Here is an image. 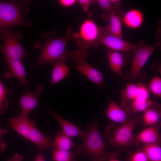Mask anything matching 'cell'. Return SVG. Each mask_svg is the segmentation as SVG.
I'll return each instance as SVG.
<instances>
[{"instance_id":"obj_1","label":"cell","mask_w":161,"mask_h":161,"mask_svg":"<svg viewBox=\"0 0 161 161\" xmlns=\"http://www.w3.org/2000/svg\"><path fill=\"white\" fill-rule=\"evenodd\" d=\"M85 133L82 138V142L76 146V154L83 153L89 156L92 161H106L112 157H117L116 153L107 151L106 143L100 133L96 117L95 116L92 124L86 126Z\"/></svg>"},{"instance_id":"obj_2","label":"cell","mask_w":161,"mask_h":161,"mask_svg":"<svg viewBox=\"0 0 161 161\" xmlns=\"http://www.w3.org/2000/svg\"><path fill=\"white\" fill-rule=\"evenodd\" d=\"M73 39V33L69 29L63 36L51 35L48 37L41 47L36 65L58 61H65L71 57L72 52L66 49L68 41Z\"/></svg>"},{"instance_id":"obj_3","label":"cell","mask_w":161,"mask_h":161,"mask_svg":"<svg viewBox=\"0 0 161 161\" xmlns=\"http://www.w3.org/2000/svg\"><path fill=\"white\" fill-rule=\"evenodd\" d=\"M27 4L25 1L10 2L0 1V34L13 26H32L23 17L28 11Z\"/></svg>"},{"instance_id":"obj_4","label":"cell","mask_w":161,"mask_h":161,"mask_svg":"<svg viewBox=\"0 0 161 161\" xmlns=\"http://www.w3.org/2000/svg\"><path fill=\"white\" fill-rule=\"evenodd\" d=\"M140 120V119L138 116L131 118L126 123L114 129L111 125H109L106 127L103 135L109 140L112 145L119 147L128 146L134 141L136 140L133 133Z\"/></svg>"},{"instance_id":"obj_5","label":"cell","mask_w":161,"mask_h":161,"mask_svg":"<svg viewBox=\"0 0 161 161\" xmlns=\"http://www.w3.org/2000/svg\"><path fill=\"white\" fill-rule=\"evenodd\" d=\"M100 28L92 19L85 20L81 24L78 32L73 33L74 39L80 48L87 50L98 43Z\"/></svg>"},{"instance_id":"obj_6","label":"cell","mask_w":161,"mask_h":161,"mask_svg":"<svg viewBox=\"0 0 161 161\" xmlns=\"http://www.w3.org/2000/svg\"><path fill=\"white\" fill-rule=\"evenodd\" d=\"M88 56L87 50L80 48L75 50L71 54V57L76 61V67L78 71L104 89V75L87 62L86 59Z\"/></svg>"},{"instance_id":"obj_7","label":"cell","mask_w":161,"mask_h":161,"mask_svg":"<svg viewBox=\"0 0 161 161\" xmlns=\"http://www.w3.org/2000/svg\"><path fill=\"white\" fill-rule=\"evenodd\" d=\"M0 40L4 44L0 47L5 60L13 58H22L27 54L18 41V36L10 28L0 34Z\"/></svg>"},{"instance_id":"obj_8","label":"cell","mask_w":161,"mask_h":161,"mask_svg":"<svg viewBox=\"0 0 161 161\" xmlns=\"http://www.w3.org/2000/svg\"><path fill=\"white\" fill-rule=\"evenodd\" d=\"M155 47L143 44L134 51L132 63L129 71L123 75L125 79L138 78L144 66L154 52Z\"/></svg>"},{"instance_id":"obj_9","label":"cell","mask_w":161,"mask_h":161,"mask_svg":"<svg viewBox=\"0 0 161 161\" xmlns=\"http://www.w3.org/2000/svg\"><path fill=\"white\" fill-rule=\"evenodd\" d=\"M98 43L104 45L110 50L120 52L134 51L143 44L142 41L134 44L126 41L122 38L111 34L103 28L100 29Z\"/></svg>"},{"instance_id":"obj_10","label":"cell","mask_w":161,"mask_h":161,"mask_svg":"<svg viewBox=\"0 0 161 161\" xmlns=\"http://www.w3.org/2000/svg\"><path fill=\"white\" fill-rule=\"evenodd\" d=\"M44 91L43 86L40 84L36 85L33 92L25 90L22 96L18 101L21 109V114L28 115L39 104L40 96Z\"/></svg>"},{"instance_id":"obj_11","label":"cell","mask_w":161,"mask_h":161,"mask_svg":"<svg viewBox=\"0 0 161 161\" xmlns=\"http://www.w3.org/2000/svg\"><path fill=\"white\" fill-rule=\"evenodd\" d=\"M7 68L3 73L6 78L15 77L20 82L21 85L25 88L29 87L30 84L27 80L26 72L22 63V59L13 58L5 60Z\"/></svg>"},{"instance_id":"obj_12","label":"cell","mask_w":161,"mask_h":161,"mask_svg":"<svg viewBox=\"0 0 161 161\" xmlns=\"http://www.w3.org/2000/svg\"><path fill=\"white\" fill-rule=\"evenodd\" d=\"M10 127L23 137L28 139L30 130L34 125L28 115L20 114L8 119Z\"/></svg>"},{"instance_id":"obj_13","label":"cell","mask_w":161,"mask_h":161,"mask_svg":"<svg viewBox=\"0 0 161 161\" xmlns=\"http://www.w3.org/2000/svg\"><path fill=\"white\" fill-rule=\"evenodd\" d=\"M104 112L109 120L122 124L131 118V113L129 111L124 109L110 99L109 103Z\"/></svg>"},{"instance_id":"obj_14","label":"cell","mask_w":161,"mask_h":161,"mask_svg":"<svg viewBox=\"0 0 161 161\" xmlns=\"http://www.w3.org/2000/svg\"><path fill=\"white\" fill-rule=\"evenodd\" d=\"M27 139L36 145L40 151H52L55 149L52 138L43 134L34 125L30 130Z\"/></svg>"},{"instance_id":"obj_15","label":"cell","mask_w":161,"mask_h":161,"mask_svg":"<svg viewBox=\"0 0 161 161\" xmlns=\"http://www.w3.org/2000/svg\"><path fill=\"white\" fill-rule=\"evenodd\" d=\"M48 112L55 118L61 125V130L64 134L70 137H79L82 138L84 136L85 132L79 126L73 124L58 115L52 111L48 110Z\"/></svg>"},{"instance_id":"obj_16","label":"cell","mask_w":161,"mask_h":161,"mask_svg":"<svg viewBox=\"0 0 161 161\" xmlns=\"http://www.w3.org/2000/svg\"><path fill=\"white\" fill-rule=\"evenodd\" d=\"M107 55L111 70L123 78L122 69L126 63L123 55L120 51L110 49L108 51Z\"/></svg>"},{"instance_id":"obj_17","label":"cell","mask_w":161,"mask_h":161,"mask_svg":"<svg viewBox=\"0 0 161 161\" xmlns=\"http://www.w3.org/2000/svg\"><path fill=\"white\" fill-rule=\"evenodd\" d=\"M144 21V16L140 10L133 9L126 12L122 18V21L128 27L136 29L140 27Z\"/></svg>"},{"instance_id":"obj_18","label":"cell","mask_w":161,"mask_h":161,"mask_svg":"<svg viewBox=\"0 0 161 161\" xmlns=\"http://www.w3.org/2000/svg\"><path fill=\"white\" fill-rule=\"evenodd\" d=\"M158 129L152 126L145 129L136 137V140L145 145L158 143L160 135Z\"/></svg>"},{"instance_id":"obj_19","label":"cell","mask_w":161,"mask_h":161,"mask_svg":"<svg viewBox=\"0 0 161 161\" xmlns=\"http://www.w3.org/2000/svg\"><path fill=\"white\" fill-rule=\"evenodd\" d=\"M106 20L109 21V24L105 28L111 34L122 38L121 13L114 12L109 15Z\"/></svg>"},{"instance_id":"obj_20","label":"cell","mask_w":161,"mask_h":161,"mask_svg":"<svg viewBox=\"0 0 161 161\" xmlns=\"http://www.w3.org/2000/svg\"><path fill=\"white\" fill-rule=\"evenodd\" d=\"M139 86L138 84H135L127 83L125 88L121 90V106L128 108L131 102L138 96Z\"/></svg>"},{"instance_id":"obj_21","label":"cell","mask_w":161,"mask_h":161,"mask_svg":"<svg viewBox=\"0 0 161 161\" xmlns=\"http://www.w3.org/2000/svg\"><path fill=\"white\" fill-rule=\"evenodd\" d=\"M51 86H53L67 77L69 69L65 61H58L52 63Z\"/></svg>"},{"instance_id":"obj_22","label":"cell","mask_w":161,"mask_h":161,"mask_svg":"<svg viewBox=\"0 0 161 161\" xmlns=\"http://www.w3.org/2000/svg\"><path fill=\"white\" fill-rule=\"evenodd\" d=\"M160 106L159 104L153 102L151 107L144 112L142 118L146 124L154 126L160 121L161 118Z\"/></svg>"},{"instance_id":"obj_23","label":"cell","mask_w":161,"mask_h":161,"mask_svg":"<svg viewBox=\"0 0 161 161\" xmlns=\"http://www.w3.org/2000/svg\"><path fill=\"white\" fill-rule=\"evenodd\" d=\"M153 103L150 98L137 97L131 102L126 110L131 114L144 112L151 107Z\"/></svg>"},{"instance_id":"obj_24","label":"cell","mask_w":161,"mask_h":161,"mask_svg":"<svg viewBox=\"0 0 161 161\" xmlns=\"http://www.w3.org/2000/svg\"><path fill=\"white\" fill-rule=\"evenodd\" d=\"M55 149L61 150L69 151L75 146L71 138L60 131L56 135L53 141Z\"/></svg>"},{"instance_id":"obj_25","label":"cell","mask_w":161,"mask_h":161,"mask_svg":"<svg viewBox=\"0 0 161 161\" xmlns=\"http://www.w3.org/2000/svg\"><path fill=\"white\" fill-rule=\"evenodd\" d=\"M143 150L148 161H161V148L158 143L145 145Z\"/></svg>"},{"instance_id":"obj_26","label":"cell","mask_w":161,"mask_h":161,"mask_svg":"<svg viewBox=\"0 0 161 161\" xmlns=\"http://www.w3.org/2000/svg\"><path fill=\"white\" fill-rule=\"evenodd\" d=\"M71 151L55 149L52 151V157L54 161H76V155Z\"/></svg>"},{"instance_id":"obj_27","label":"cell","mask_w":161,"mask_h":161,"mask_svg":"<svg viewBox=\"0 0 161 161\" xmlns=\"http://www.w3.org/2000/svg\"><path fill=\"white\" fill-rule=\"evenodd\" d=\"M97 3L102 8L104 13L102 17L106 20L108 16L114 12L121 13L120 10L116 8L112 4L111 0H96Z\"/></svg>"},{"instance_id":"obj_28","label":"cell","mask_w":161,"mask_h":161,"mask_svg":"<svg viewBox=\"0 0 161 161\" xmlns=\"http://www.w3.org/2000/svg\"><path fill=\"white\" fill-rule=\"evenodd\" d=\"M10 93V91L0 80V114L5 111L8 108V102L6 96Z\"/></svg>"},{"instance_id":"obj_29","label":"cell","mask_w":161,"mask_h":161,"mask_svg":"<svg viewBox=\"0 0 161 161\" xmlns=\"http://www.w3.org/2000/svg\"><path fill=\"white\" fill-rule=\"evenodd\" d=\"M149 91L156 96L161 97V79L157 76L152 79L148 85Z\"/></svg>"},{"instance_id":"obj_30","label":"cell","mask_w":161,"mask_h":161,"mask_svg":"<svg viewBox=\"0 0 161 161\" xmlns=\"http://www.w3.org/2000/svg\"><path fill=\"white\" fill-rule=\"evenodd\" d=\"M130 161H148L147 157L142 150L134 153L131 156Z\"/></svg>"},{"instance_id":"obj_31","label":"cell","mask_w":161,"mask_h":161,"mask_svg":"<svg viewBox=\"0 0 161 161\" xmlns=\"http://www.w3.org/2000/svg\"><path fill=\"white\" fill-rule=\"evenodd\" d=\"M7 130L6 129H3L0 124V152H3L7 145L6 143L4 142L3 139V136L7 133Z\"/></svg>"},{"instance_id":"obj_32","label":"cell","mask_w":161,"mask_h":161,"mask_svg":"<svg viewBox=\"0 0 161 161\" xmlns=\"http://www.w3.org/2000/svg\"><path fill=\"white\" fill-rule=\"evenodd\" d=\"M78 1L85 12H87L91 5L96 3V0H78Z\"/></svg>"},{"instance_id":"obj_33","label":"cell","mask_w":161,"mask_h":161,"mask_svg":"<svg viewBox=\"0 0 161 161\" xmlns=\"http://www.w3.org/2000/svg\"><path fill=\"white\" fill-rule=\"evenodd\" d=\"M58 1L62 6L68 7L74 5L77 1L75 0H60Z\"/></svg>"},{"instance_id":"obj_34","label":"cell","mask_w":161,"mask_h":161,"mask_svg":"<svg viewBox=\"0 0 161 161\" xmlns=\"http://www.w3.org/2000/svg\"><path fill=\"white\" fill-rule=\"evenodd\" d=\"M23 157L18 154H15L13 157L9 158L7 161H22Z\"/></svg>"},{"instance_id":"obj_35","label":"cell","mask_w":161,"mask_h":161,"mask_svg":"<svg viewBox=\"0 0 161 161\" xmlns=\"http://www.w3.org/2000/svg\"><path fill=\"white\" fill-rule=\"evenodd\" d=\"M34 161H46L43 154L40 152L36 156Z\"/></svg>"},{"instance_id":"obj_36","label":"cell","mask_w":161,"mask_h":161,"mask_svg":"<svg viewBox=\"0 0 161 161\" xmlns=\"http://www.w3.org/2000/svg\"><path fill=\"white\" fill-rule=\"evenodd\" d=\"M108 161H120L117 159V157H112L108 159Z\"/></svg>"}]
</instances>
